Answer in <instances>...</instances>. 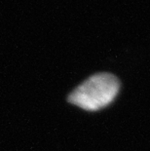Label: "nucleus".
<instances>
[{
	"label": "nucleus",
	"mask_w": 150,
	"mask_h": 151,
	"mask_svg": "<svg viewBox=\"0 0 150 151\" xmlns=\"http://www.w3.org/2000/svg\"><path fill=\"white\" fill-rule=\"evenodd\" d=\"M120 90L119 79L107 72L90 76L71 92L70 104L88 111H97L107 106L116 98Z\"/></svg>",
	"instance_id": "f257e3e1"
}]
</instances>
